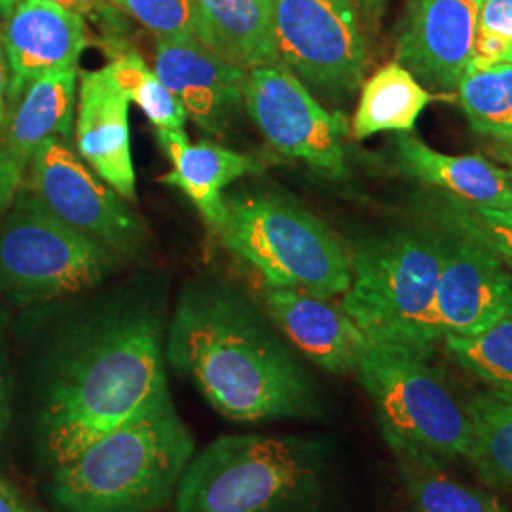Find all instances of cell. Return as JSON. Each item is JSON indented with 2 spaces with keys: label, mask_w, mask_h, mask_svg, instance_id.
<instances>
[{
  "label": "cell",
  "mask_w": 512,
  "mask_h": 512,
  "mask_svg": "<svg viewBox=\"0 0 512 512\" xmlns=\"http://www.w3.org/2000/svg\"><path fill=\"white\" fill-rule=\"evenodd\" d=\"M158 300L116 294L76 313L48 355L40 435L54 467L169 395Z\"/></svg>",
  "instance_id": "6da1fadb"
},
{
  "label": "cell",
  "mask_w": 512,
  "mask_h": 512,
  "mask_svg": "<svg viewBox=\"0 0 512 512\" xmlns=\"http://www.w3.org/2000/svg\"><path fill=\"white\" fill-rule=\"evenodd\" d=\"M165 361L224 418L243 423L325 418L321 389L236 287L200 279L183 289L165 334Z\"/></svg>",
  "instance_id": "7a4b0ae2"
},
{
  "label": "cell",
  "mask_w": 512,
  "mask_h": 512,
  "mask_svg": "<svg viewBox=\"0 0 512 512\" xmlns=\"http://www.w3.org/2000/svg\"><path fill=\"white\" fill-rule=\"evenodd\" d=\"M329 442L298 435H228L194 452L175 512H327Z\"/></svg>",
  "instance_id": "3957f363"
},
{
  "label": "cell",
  "mask_w": 512,
  "mask_h": 512,
  "mask_svg": "<svg viewBox=\"0 0 512 512\" xmlns=\"http://www.w3.org/2000/svg\"><path fill=\"white\" fill-rule=\"evenodd\" d=\"M196 442L171 397L57 465L63 512H160L175 499Z\"/></svg>",
  "instance_id": "277c9868"
},
{
  "label": "cell",
  "mask_w": 512,
  "mask_h": 512,
  "mask_svg": "<svg viewBox=\"0 0 512 512\" xmlns=\"http://www.w3.org/2000/svg\"><path fill=\"white\" fill-rule=\"evenodd\" d=\"M431 355L427 349L368 340L355 376L395 456L444 465L467 461L473 448L467 403L431 363Z\"/></svg>",
  "instance_id": "5b68a950"
},
{
  "label": "cell",
  "mask_w": 512,
  "mask_h": 512,
  "mask_svg": "<svg viewBox=\"0 0 512 512\" xmlns=\"http://www.w3.org/2000/svg\"><path fill=\"white\" fill-rule=\"evenodd\" d=\"M224 247L253 266L266 285L334 298L351 283L346 247L323 220L291 198L266 190L222 196Z\"/></svg>",
  "instance_id": "8992f818"
},
{
  "label": "cell",
  "mask_w": 512,
  "mask_h": 512,
  "mask_svg": "<svg viewBox=\"0 0 512 512\" xmlns=\"http://www.w3.org/2000/svg\"><path fill=\"white\" fill-rule=\"evenodd\" d=\"M351 283L342 308L372 342L433 351V311L442 243L437 230H403L366 239L349 253Z\"/></svg>",
  "instance_id": "52a82bcc"
},
{
  "label": "cell",
  "mask_w": 512,
  "mask_h": 512,
  "mask_svg": "<svg viewBox=\"0 0 512 512\" xmlns=\"http://www.w3.org/2000/svg\"><path fill=\"white\" fill-rule=\"evenodd\" d=\"M116 262L57 219L25 184L0 217V293L18 304L86 293L105 281Z\"/></svg>",
  "instance_id": "ba28073f"
},
{
  "label": "cell",
  "mask_w": 512,
  "mask_h": 512,
  "mask_svg": "<svg viewBox=\"0 0 512 512\" xmlns=\"http://www.w3.org/2000/svg\"><path fill=\"white\" fill-rule=\"evenodd\" d=\"M279 61L308 88L340 99L363 84L368 48L357 0H274Z\"/></svg>",
  "instance_id": "9c48e42d"
},
{
  "label": "cell",
  "mask_w": 512,
  "mask_h": 512,
  "mask_svg": "<svg viewBox=\"0 0 512 512\" xmlns=\"http://www.w3.org/2000/svg\"><path fill=\"white\" fill-rule=\"evenodd\" d=\"M42 205L110 255L135 258L147 228L126 200L74 154L69 141L52 137L31 160L25 184Z\"/></svg>",
  "instance_id": "30bf717a"
},
{
  "label": "cell",
  "mask_w": 512,
  "mask_h": 512,
  "mask_svg": "<svg viewBox=\"0 0 512 512\" xmlns=\"http://www.w3.org/2000/svg\"><path fill=\"white\" fill-rule=\"evenodd\" d=\"M440 217L442 243L433 321L439 340L473 336L512 310V272L507 262L446 203Z\"/></svg>",
  "instance_id": "8fae6325"
},
{
  "label": "cell",
  "mask_w": 512,
  "mask_h": 512,
  "mask_svg": "<svg viewBox=\"0 0 512 512\" xmlns=\"http://www.w3.org/2000/svg\"><path fill=\"white\" fill-rule=\"evenodd\" d=\"M245 109L277 152L329 177L346 173L348 120L325 109L281 61L247 71Z\"/></svg>",
  "instance_id": "7c38bea8"
},
{
  "label": "cell",
  "mask_w": 512,
  "mask_h": 512,
  "mask_svg": "<svg viewBox=\"0 0 512 512\" xmlns=\"http://www.w3.org/2000/svg\"><path fill=\"white\" fill-rule=\"evenodd\" d=\"M0 33L8 57V112L46 74L78 65L88 44L84 19L55 0H0Z\"/></svg>",
  "instance_id": "4fadbf2b"
},
{
  "label": "cell",
  "mask_w": 512,
  "mask_h": 512,
  "mask_svg": "<svg viewBox=\"0 0 512 512\" xmlns=\"http://www.w3.org/2000/svg\"><path fill=\"white\" fill-rule=\"evenodd\" d=\"M154 73L186 116L213 135L230 128L245 107L247 71L194 35L156 38Z\"/></svg>",
  "instance_id": "5bb4252c"
},
{
  "label": "cell",
  "mask_w": 512,
  "mask_h": 512,
  "mask_svg": "<svg viewBox=\"0 0 512 512\" xmlns=\"http://www.w3.org/2000/svg\"><path fill=\"white\" fill-rule=\"evenodd\" d=\"M78 73L74 65L38 78L8 112L0 137V217L16 202L38 148L52 137L71 141Z\"/></svg>",
  "instance_id": "9a60e30c"
},
{
  "label": "cell",
  "mask_w": 512,
  "mask_h": 512,
  "mask_svg": "<svg viewBox=\"0 0 512 512\" xmlns=\"http://www.w3.org/2000/svg\"><path fill=\"white\" fill-rule=\"evenodd\" d=\"M482 0H412L399 40V63L420 84L452 92L475 55Z\"/></svg>",
  "instance_id": "2e32d148"
},
{
  "label": "cell",
  "mask_w": 512,
  "mask_h": 512,
  "mask_svg": "<svg viewBox=\"0 0 512 512\" xmlns=\"http://www.w3.org/2000/svg\"><path fill=\"white\" fill-rule=\"evenodd\" d=\"M74 141L78 156L124 200H135L129 99L107 67L78 73Z\"/></svg>",
  "instance_id": "e0dca14e"
},
{
  "label": "cell",
  "mask_w": 512,
  "mask_h": 512,
  "mask_svg": "<svg viewBox=\"0 0 512 512\" xmlns=\"http://www.w3.org/2000/svg\"><path fill=\"white\" fill-rule=\"evenodd\" d=\"M260 298L270 321L311 363L330 374L357 372L368 338L342 304L266 283Z\"/></svg>",
  "instance_id": "ac0fdd59"
},
{
  "label": "cell",
  "mask_w": 512,
  "mask_h": 512,
  "mask_svg": "<svg viewBox=\"0 0 512 512\" xmlns=\"http://www.w3.org/2000/svg\"><path fill=\"white\" fill-rule=\"evenodd\" d=\"M154 129L160 147L173 165L162 177V183L179 188L217 232L226 215L222 202L224 188L251 173H260L264 169L262 158L213 143L192 145L183 129Z\"/></svg>",
  "instance_id": "d6986e66"
},
{
  "label": "cell",
  "mask_w": 512,
  "mask_h": 512,
  "mask_svg": "<svg viewBox=\"0 0 512 512\" xmlns=\"http://www.w3.org/2000/svg\"><path fill=\"white\" fill-rule=\"evenodd\" d=\"M397 154L408 177L444 190L458 202L490 209H512L509 173L480 156L444 154L410 133L397 137Z\"/></svg>",
  "instance_id": "ffe728a7"
},
{
  "label": "cell",
  "mask_w": 512,
  "mask_h": 512,
  "mask_svg": "<svg viewBox=\"0 0 512 512\" xmlns=\"http://www.w3.org/2000/svg\"><path fill=\"white\" fill-rule=\"evenodd\" d=\"M198 38L241 69L279 63L274 0H194Z\"/></svg>",
  "instance_id": "44dd1931"
},
{
  "label": "cell",
  "mask_w": 512,
  "mask_h": 512,
  "mask_svg": "<svg viewBox=\"0 0 512 512\" xmlns=\"http://www.w3.org/2000/svg\"><path fill=\"white\" fill-rule=\"evenodd\" d=\"M435 97L399 61L372 74L361 90L351 133L357 141L378 133H410Z\"/></svg>",
  "instance_id": "7402d4cb"
},
{
  "label": "cell",
  "mask_w": 512,
  "mask_h": 512,
  "mask_svg": "<svg viewBox=\"0 0 512 512\" xmlns=\"http://www.w3.org/2000/svg\"><path fill=\"white\" fill-rule=\"evenodd\" d=\"M465 403L473 425L467 461L490 486L512 494V395L488 389Z\"/></svg>",
  "instance_id": "603a6c76"
},
{
  "label": "cell",
  "mask_w": 512,
  "mask_h": 512,
  "mask_svg": "<svg viewBox=\"0 0 512 512\" xmlns=\"http://www.w3.org/2000/svg\"><path fill=\"white\" fill-rule=\"evenodd\" d=\"M395 458L404 488L418 512H507L492 495L450 475L444 463L408 456Z\"/></svg>",
  "instance_id": "cb8c5ba5"
},
{
  "label": "cell",
  "mask_w": 512,
  "mask_h": 512,
  "mask_svg": "<svg viewBox=\"0 0 512 512\" xmlns=\"http://www.w3.org/2000/svg\"><path fill=\"white\" fill-rule=\"evenodd\" d=\"M456 90L475 131L494 141L512 131V63L473 59Z\"/></svg>",
  "instance_id": "d4e9b609"
},
{
  "label": "cell",
  "mask_w": 512,
  "mask_h": 512,
  "mask_svg": "<svg viewBox=\"0 0 512 512\" xmlns=\"http://www.w3.org/2000/svg\"><path fill=\"white\" fill-rule=\"evenodd\" d=\"M448 355L488 389L512 395V310L473 336H446Z\"/></svg>",
  "instance_id": "484cf974"
},
{
  "label": "cell",
  "mask_w": 512,
  "mask_h": 512,
  "mask_svg": "<svg viewBox=\"0 0 512 512\" xmlns=\"http://www.w3.org/2000/svg\"><path fill=\"white\" fill-rule=\"evenodd\" d=\"M107 71L122 92L128 95L129 101L147 114L154 128H184L188 116L181 101L165 88L160 76L137 52H118L107 65Z\"/></svg>",
  "instance_id": "4316f807"
},
{
  "label": "cell",
  "mask_w": 512,
  "mask_h": 512,
  "mask_svg": "<svg viewBox=\"0 0 512 512\" xmlns=\"http://www.w3.org/2000/svg\"><path fill=\"white\" fill-rule=\"evenodd\" d=\"M158 38L198 37V12L194 0H112Z\"/></svg>",
  "instance_id": "83f0119b"
},
{
  "label": "cell",
  "mask_w": 512,
  "mask_h": 512,
  "mask_svg": "<svg viewBox=\"0 0 512 512\" xmlns=\"http://www.w3.org/2000/svg\"><path fill=\"white\" fill-rule=\"evenodd\" d=\"M473 59L512 63V0H482Z\"/></svg>",
  "instance_id": "f1b7e54d"
},
{
  "label": "cell",
  "mask_w": 512,
  "mask_h": 512,
  "mask_svg": "<svg viewBox=\"0 0 512 512\" xmlns=\"http://www.w3.org/2000/svg\"><path fill=\"white\" fill-rule=\"evenodd\" d=\"M450 205L480 238L486 239L501 258L512 266V209L475 207L458 200H452Z\"/></svg>",
  "instance_id": "f546056e"
},
{
  "label": "cell",
  "mask_w": 512,
  "mask_h": 512,
  "mask_svg": "<svg viewBox=\"0 0 512 512\" xmlns=\"http://www.w3.org/2000/svg\"><path fill=\"white\" fill-rule=\"evenodd\" d=\"M10 423V384H8V365H6V349L0 332V442Z\"/></svg>",
  "instance_id": "4dcf8cb0"
},
{
  "label": "cell",
  "mask_w": 512,
  "mask_h": 512,
  "mask_svg": "<svg viewBox=\"0 0 512 512\" xmlns=\"http://www.w3.org/2000/svg\"><path fill=\"white\" fill-rule=\"evenodd\" d=\"M8 84H10V69H8V57L2 44L0 33V126L8 118Z\"/></svg>",
  "instance_id": "1f68e13d"
},
{
  "label": "cell",
  "mask_w": 512,
  "mask_h": 512,
  "mask_svg": "<svg viewBox=\"0 0 512 512\" xmlns=\"http://www.w3.org/2000/svg\"><path fill=\"white\" fill-rule=\"evenodd\" d=\"M0 512H33L21 495L4 480H0Z\"/></svg>",
  "instance_id": "d6a6232c"
},
{
  "label": "cell",
  "mask_w": 512,
  "mask_h": 512,
  "mask_svg": "<svg viewBox=\"0 0 512 512\" xmlns=\"http://www.w3.org/2000/svg\"><path fill=\"white\" fill-rule=\"evenodd\" d=\"M495 158H499V160H501V162H503V164H505V167H507V169H505V171H507V173H509V177H511L512 179V152L511 150H507V148H503V147H499V145H497V147H495Z\"/></svg>",
  "instance_id": "836d02e7"
},
{
  "label": "cell",
  "mask_w": 512,
  "mask_h": 512,
  "mask_svg": "<svg viewBox=\"0 0 512 512\" xmlns=\"http://www.w3.org/2000/svg\"><path fill=\"white\" fill-rule=\"evenodd\" d=\"M55 2H59L61 6H65V8H69V10H74V12L86 10L88 4H90V0H55Z\"/></svg>",
  "instance_id": "e575fe53"
},
{
  "label": "cell",
  "mask_w": 512,
  "mask_h": 512,
  "mask_svg": "<svg viewBox=\"0 0 512 512\" xmlns=\"http://www.w3.org/2000/svg\"><path fill=\"white\" fill-rule=\"evenodd\" d=\"M497 143H499V147L507 148V150H511L512 152V131L509 133H505V135H501L499 139H495Z\"/></svg>",
  "instance_id": "d590c367"
},
{
  "label": "cell",
  "mask_w": 512,
  "mask_h": 512,
  "mask_svg": "<svg viewBox=\"0 0 512 512\" xmlns=\"http://www.w3.org/2000/svg\"><path fill=\"white\" fill-rule=\"evenodd\" d=\"M507 266H509V264H507ZM509 268H511V272H512V266H509Z\"/></svg>",
  "instance_id": "8d00e7d4"
},
{
  "label": "cell",
  "mask_w": 512,
  "mask_h": 512,
  "mask_svg": "<svg viewBox=\"0 0 512 512\" xmlns=\"http://www.w3.org/2000/svg\"><path fill=\"white\" fill-rule=\"evenodd\" d=\"M370 2H376V0H370Z\"/></svg>",
  "instance_id": "74e56055"
},
{
  "label": "cell",
  "mask_w": 512,
  "mask_h": 512,
  "mask_svg": "<svg viewBox=\"0 0 512 512\" xmlns=\"http://www.w3.org/2000/svg\"><path fill=\"white\" fill-rule=\"evenodd\" d=\"M412 512H418V511H412Z\"/></svg>",
  "instance_id": "f35d334b"
}]
</instances>
